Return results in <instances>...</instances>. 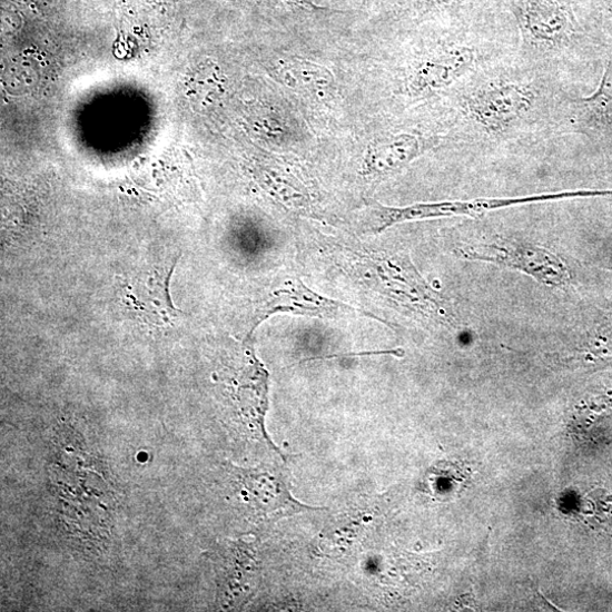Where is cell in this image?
<instances>
[{
    "label": "cell",
    "instance_id": "1",
    "mask_svg": "<svg viewBox=\"0 0 612 612\" xmlns=\"http://www.w3.org/2000/svg\"><path fill=\"white\" fill-rule=\"evenodd\" d=\"M460 258L493 264L531 277L541 285L563 288L572 284V273L555 253L535 243L509 236L468 238L457 248Z\"/></svg>",
    "mask_w": 612,
    "mask_h": 612
},
{
    "label": "cell",
    "instance_id": "2",
    "mask_svg": "<svg viewBox=\"0 0 612 612\" xmlns=\"http://www.w3.org/2000/svg\"><path fill=\"white\" fill-rule=\"evenodd\" d=\"M535 88L516 80H496L470 90L463 98L467 118L488 135H504L515 129L534 109Z\"/></svg>",
    "mask_w": 612,
    "mask_h": 612
},
{
    "label": "cell",
    "instance_id": "3",
    "mask_svg": "<svg viewBox=\"0 0 612 612\" xmlns=\"http://www.w3.org/2000/svg\"><path fill=\"white\" fill-rule=\"evenodd\" d=\"M612 196V191H565L542 194L515 198H478L472 200L443 201L434 204H416L408 207H385L382 219L386 227L415 220L447 218V217H480L496 210L517 206L563 201L570 199L595 198Z\"/></svg>",
    "mask_w": 612,
    "mask_h": 612
},
{
    "label": "cell",
    "instance_id": "4",
    "mask_svg": "<svg viewBox=\"0 0 612 612\" xmlns=\"http://www.w3.org/2000/svg\"><path fill=\"white\" fill-rule=\"evenodd\" d=\"M475 49L451 46L424 56L411 70L404 90L422 97L446 89L470 73L476 65Z\"/></svg>",
    "mask_w": 612,
    "mask_h": 612
},
{
    "label": "cell",
    "instance_id": "5",
    "mask_svg": "<svg viewBox=\"0 0 612 612\" xmlns=\"http://www.w3.org/2000/svg\"><path fill=\"white\" fill-rule=\"evenodd\" d=\"M177 260L156 265L137 274L127 285L122 300L140 320L166 326L178 317L169 294V283Z\"/></svg>",
    "mask_w": 612,
    "mask_h": 612
},
{
    "label": "cell",
    "instance_id": "6",
    "mask_svg": "<svg viewBox=\"0 0 612 612\" xmlns=\"http://www.w3.org/2000/svg\"><path fill=\"white\" fill-rule=\"evenodd\" d=\"M238 475L253 510L260 520L275 522L313 510L290 496L287 482L276 471H241Z\"/></svg>",
    "mask_w": 612,
    "mask_h": 612
},
{
    "label": "cell",
    "instance_id": "7",
    "mask_svg": "<svg viewBox=\"0 0 612 612\" xmlns=\"http://www.w3.org/2000/svg\"><path fill=\"white\" fill-rule=\"evenodd\" d=\"M524 41L539 50H554L565 46L572 26L564 9L554 0H529L520 14Z\"/></svg>",
    "mask_w": 612,
    "mask_h": 612
},
{
    "label": "cell",
    "instance_id": "8",
    "mask_svg": "<svg viewBox=\"0 0 612 612\" xmlns=\"http://www.w3.org/2000/svg\"><path fill=\"white\" fill-rule=\"evenodd\" d=\"M425 149L426 142L417 135H391L375 141L367 149L363 170L367 175L376 176L394 174L419 157Z\"/></svg>",
    "mask_w": 612,
    "mask_h": 612
},
{
    "label": "cell",
    "instance_id": "9",
    "mask_svg": "<svg viewBox=\"0 0 612 612\" xmlns=\"http://www.w3.org/2000/svg\"><path fill=\"white\" fill-rule=\"evenodd\" d=\"M340 305L324 298L304 286L299 280L287 282L278 287L261 306L256 317V328L267 317L277 313L305 316L334 315Z\"/></svg>",
    "mask_w": 612,
    "mask_h": 612
},
{
    "label": "cell",
    "instance_id": "10",
    "mask_svg": "<svg viewBox=\"0 0 612 612\" xmlns=\"http://www.w3.org/2000/svg\"><path fill=\"white\" fill-rule=\"evenodd\" d=\"M277 73L280 80L296 90L325 96L333 86L332 73L312 61L297 58L279 60Z\"/></svg>",
    "mask_w": 612,
    "mask_h": 612
},
{
    "label": "cell",
    "instance_id": "11",
    "mask_svg": "<svg viewBox=\"0 0 612 612\" xmlns=\"http://www.w3.org/2000/svg\"><path fill=\"white\" fill-rule=\"evenodd\" d=\"M581 107L591 125H612V60L608 61L596 91L582 99Z\"/></svg>",
    "mask_w": 612,
    "mask_h": 612
},
{
    "label": "cell",
    "instance_id": "12",
    "mask_svg": "<svg viewBox=\"0 0 612 612\" xmlns=\"http://www.w3.org/2000/svg\"><path fill=\"white\" fill-rule=\"evenodd\" d=\"M581 336H584L583 342L590 351H612V314L599 317Z\"/></svg>",
    "mask_w": 612,
    "mask_h": 612
},
{
    "label": "cell",
    "instance_id": "13",
    "mask_svg": "<svg viewBox=\"0 0 612 612\" xmlns=\"http://www.w3.org/2000/svg\"><path fill=\"white\" fill-rule=\"evenodd\" d=\"M282 2L300 7L304 9H317L312 2V0H282Z\"/></svg>",
    "mask_w": 612,
    "mask_h": 612
}]
</instances>
